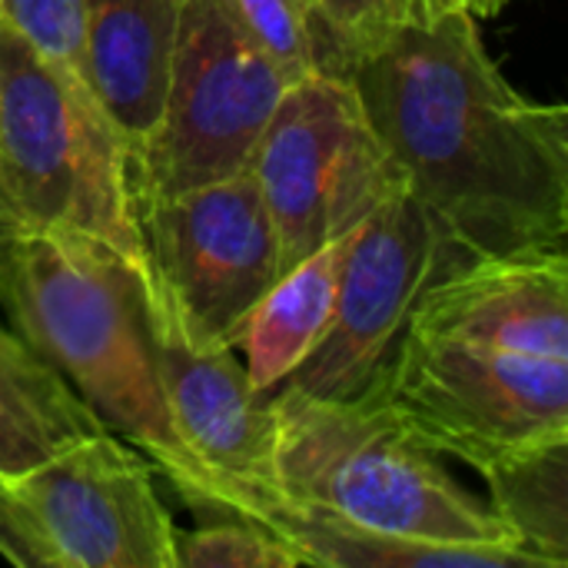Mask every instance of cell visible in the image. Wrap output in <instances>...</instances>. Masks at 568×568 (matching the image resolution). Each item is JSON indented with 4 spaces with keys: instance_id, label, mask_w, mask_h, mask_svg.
I'll use <instances>...</instances> for the list:
<instances>
[{
    "instance_id": "obj_11",
    "label": "cell",
    "mask_w": 568,
    "mask_h": 568,
    "mask_svg": "<svg viewBox=\"0 0 568 568\" xmlns=\"http://www.w3.org/2000/svg\"><path fill=\"white\" fill-rule=\"evenodd\" d=\"M150 329L173 426L186 449L216 476L230 513L260 523L276 493V389H256L233 349L193 346L163 313Z\"/></svg>"
},
{
    "instance_id": "obj_4",
    "label": "cell",
    "mask_w": 568,
    "mask_h": 568,
    "mask_svg": "<svg viewBox=\"0 0 568 568\" xmlns=\"http://www.w3.org/2000/svg\"><path fill=\"white\" fill-rule=\"evenodd\" d=\"M0 190L23 226L113 246L146 280L126 146L97 97L0 17Z\"/></svg>"
},
{
    "instance_id": "obj_20",
    "label": "cell",
    "mask_w": 568,
    "mask_h": 568,
    "mask_svg": "<svg viewBox=\"0 0 568 568\" xmlns=\"http://www.w3.org/2000/svg\"><path fill=\"white\" fill-rule=\"evenodd\" d=\"M329 37L339 43L346 63L403 27H426L463 0H310Z\"/></svg>"
},
{
    "instance_id": "obj_15",
    "label": "cell",
    "mask_w": 568,
    "mask_h": 568,
    "mask_svg": "<svg viewBox=\"0 0 568 568\" xmlns=\"http://www.w3.org/2000/svg\"><path fill=\"white\" fill-rule=\"evenodd\" d=\"M353 233V230H349ZM349 233L290 266L250 313L236 349L246 353V373L256 389H276L320 346L333 306Z\"/></svg>"
},
{
    "instance_id": "obj_1",
    "label": "cell",
    "mask_w": 568,
    "mask_h": 568,
    "mask_svg": "<svg viewBox=\"0 0 568 568\" xmlns=\"http://www.w3.org/2000/svg\"><path fill=\"white\" fill-rule=\"evenodd\" d=\"M343 77L409 193L466 260L566 250L568 110L503 77L466 7L383 37Z\"/></svg>"
},
{
    "instance_id": "obj_13",
    "label": "cell",
    "mask_w": 568,
    "mask_h": 568,
    "mask_svg": "<svg viewBox=\"0 0 568 568\" xmlns=\"http://www.w3.org/2000/svg\"><path fill=\"white\" fill-rule=\"evenodd\" d=\"M180 0H83L90 90L126 156L160 116Z\"/></svg>"
},
{
    "instance_id": "obj_16",
    "label": "cell",
    "mask_w": 568,
    "mask_h": 568,
    "mask_svg": "<svg viewBox=\"0 0 568 568\" xmlns=\"http://www.w3.org/2000/svg\"><path fill=\"white\" fill-rule=\"evenodd\" d=\"M90 433L103 426L87 403L0 323V476L23 473Z\"/></svg>"
},
{
    "instance_id": "obj_10",
    "label": "cell",
    "mask_w": 568,
    "mask_h": 568,
    "mask_svg": "<svg viewBox=\"0 0 568 568\" xmlns=\"http://www.w3.org/2000/svg\"><path fill=\"white\" fill-rule=\"evenodd\" d=\"M463 263L409 186L393 193L349 233L329 326L283 386L316 399L383 386L419 296Z\"/></svg>"
},
{
    "instance_id": "obj_8",
    "label": "cell",
    "mask_w": 568,
    "mask_h": 568,
    "mask_svg": "<svg viewBox=\"0 0 568 568\" xmlns=\"http://www.w3.org/2000/svg\"><path fill=\"white\" fill-rule=\"evenodd\" d=\"M146 253V306L193 346L236 349V339L283 276L280 240L250 170L156 200H136Z\"/></svg>"
},
{
    "instance_id": "obj_2",
    "label": "cell",
    "mask_w": 568,
    "mask_h": 568,
    "mask_svg": "<svg viewBox=\"0 0 568 568\" xmlns=\"http://www.w3.org/2000/svg\"><path fill=\"white\" fill-rule=\"evenodd\" d=\"M0 306L10 313L13 333L63 376L100 426L140 449L186 506L233 516L226 489L173 426L146 280L136 266L93 236L27 226Z\"/></svg>"
},
{
    "instance_id": "obj_23",
    "label": "cell",
    "mask_w": 568,
    "mask_h": 568,
    "mask_svg": "<svg viewBox=\"0 0 568 568\" xmlns=\"http://www.w3.org/2000/svg\"><path fill=\"white\" fill-rule=\"evenodd\" d=\"M463 7H466L473 17H496V13L506 7V0H463Z\"/></svg>"
},
{
    "instance_id": "obj_14",
    "label": "cell",
    "mask_w": 568,
    "mask_h": 568,
    "mask_svg": "<svg viewBox=\"0 0 568 568\" xmlns=\"http://www.w3.org/2000/svg\"><path fill=\"white\" fill-rule=\"evenodd\" d=\"M260 526L300 549L313 568H546L523 549L409 539L283 496L263 506Z\"/></svg>"
},
{
    "instance_id": "obj_12",
    "label": "cell",
    "mask_w": 568,
    "mask_h": 568,
    "mask_svg": "<svg viewBox=\"0 0 568 568\" xmlns=\"http://www.w3.org/2000/svg\"><path fill=\"white\" fill-rule=\"evenodd\" d=\"M409 326L473 346L568 363L566 250L466 260L419 296Z\"/></svg>"
},
{
    "instance_id": "obj_5",
    "label": "cell",
    "mask_w": 568,
    "mask_h": 568,
    "mask_svg": "<svg viewBox=\"0 0 568 568\" xmlns=\"http://www.w3.org/2000/svg\"><path fill=\"white\" fill-rule=\"evenodd\" d=\"M290 83L223 0H180L160 116L126 156L133 203L250 170Z\"/></svg>"
},
{
    "instance_id": "obj_22",
    "label": "cell",
    "mask_w": 568,
    "mask_h": 568,
    "mask_svg": "<svg viewBox=\"0 0 568 568\" xmlns=\"http://www.w3.org/2000/svg\"><path fill=\"white\" fill-rule=\"evenodd\" d=\"M23 220L17 216V210L10 206V200L0 190V303L7 296V283H10V266H13V253H17V240L23 233Z\"/></svg>"
},
{
    "instance_id": "obj_18",
    "label": "cell",
    "mask_w": 568,
    "mask_h": 568,
    "mask_svg": "<svg viewBox=\"0 0 568 568\" xmlns=\"http://www.w3.org/2000/svg\"><path fill=\"white\" fill-rule=\"evenodd\" d=\"M223 7L290 80L306 73L343 77L346 57L310 0H223Z\"/></svg>"
},
{
    "instance_id": "obj_7",
    "label": "cell",
    "mask_w": 568,
    "mask_h": 568,
    "mask_svg": "<svg viewBox=\"0 0 568 568\" xmlns=\"http://www.w3.org/2000/svg\"><path fill=\"white\" fill-rule=\"evenodd\" d=\"M250 173L273 216L283 273L406 190L403 170L339 73H306L283 90Z\"/></svg>"
},
{
    "instance_id": "obj_21",
    "label": "cell",
    "mask_w": 568,
    "mask_h": 568,
    "mask_svg": "<svg viewBox=\"0 0 568 568\" xmlns=\"http://www.w3.org/2000/svg\"><path fill=\"white\" fill-rule=\"evenodd\" d=\"M0 17L43 60L90 90L83 0H0Z\"/></svg>"
},
{
    "instance_id": "obj_3",
    "label": "cell",
    "mask_w": 568,
    "mask_h": 568,
    "mask_svg": "<svg viewBox=\"0 0 568 568\" xmlns=\"http://www.w3.org/2000/svg\"><path fill=\"white\" fill-rule=\"evenodd\" d=\"M273 406L283 499L409 539L523 549L493 506L469 496L443 469L439 453L406 426L386 396V379L356 399H316L276 386Z\"/></svg>"
},
{
    "instance_id": "obj_6",
    "label": "cell",
    "mask_w": 568,
    "mask_h": 568,
    "mask_svg": "<svg viewBox=\"0 0 568 568\" xmlns=\"http://www.w3.org/2000/svg\"><path fill=\"white\" fill-rule=\"evenodd\" d=\"M0 556L23 568H176L153 466L113 433L0 476Z\"/></svg>"
},
{
    "instance_id": "obj_17",
    "label": "cell",
    "mask_w": 568,
    "mask_h": 568,
    "mask_svg": "<svg viewBox=\"0 0 568 568\" xmlns=\"http://www.w3.org/2000/svg\"><path fill=\"white\" fill-rule=\"evenodd\" d=\"M493 513L546 568L568 566V436L532 443L476 469Z\"/></svg>"
},
{
    "instance_id": "obj_19",
    "label": "cell",
    "mask_w": 568,
    "mask_h": 568,
    "mask_svg": "<svg viewBox=\"0 0 568 568\" xmlns=\"http://www.w3.org/2000/svg\"><path fill=\"white\" fill-rule=\"evenodd\" d=\"M310 559L280 539L273 529L243 519L220 516L216 523L180 532L176 529V568H303Z\"/></svg>"
},
{
    "instance_id": "obj_9",
    "label": "cell",
    "mask_w": 568,
    "mask_h": 568,
    "mask_svg": "<svg viewBox=\"0 0 568 568\" xmlns=\"http://www.w3.org/2000/svg\"><path fill=\"white\" fill-rule=\"evenodd\" d=\"M386 396L439 456L479 469L513 449L568 436V363L406 329Z\"/></svg>"
}]
</instances>
